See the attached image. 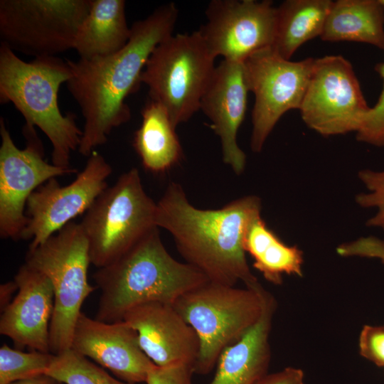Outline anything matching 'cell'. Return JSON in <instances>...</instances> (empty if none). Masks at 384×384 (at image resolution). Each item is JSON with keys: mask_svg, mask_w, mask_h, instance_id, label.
<instances>
[{"mask_svg": "<svg viewBox=\"0 0 384 384\" xmlns=\"http://www.w3.org/2000/svg\"><path fill=\"white\" fill-rule=\"evenodd\" d=\"M178 11L174 3L156 9L131 26L127 44L117 53L92 59H67L68 89L85 119L80 154L89 156L105 144L112 130L131 117L125 102L141 84V74L154 49L172 35Z\"/></svg>", "mask_w": 384, "mask_h": 384, "instance_id": "obj_1", "label": "cell"}, {"mask_svg": "<svg viewBox=\"0 0 384 384\" xmlns=\"http://www.w3.org/2000/svg\"><path fill=\"white\" fill-rule=\"evenodd\" d=\"M261 208L259 197L247 196L218 209H200L180 184L171 182L156 203L155 225L172 235L186 262L210 282L253 288L260 284L247 264L244 238Z\"/></svg>", "mask_w": 384, "mask_h": 384, "instance_id": "obj_2", "label": "cell"}, {"mask_svg": "<svg viewBox=\"0 0 384 384\" xmlns=\"http://www.w3.org/2000/svg\"><path fill=\"white\" fill-rule=\"evenodd\" d=\"M93 279L101 291L96 319L121 321L131 308L146 302L173 304L183 294L209 280L199 270L174 259L156 227Z\"/></svg>", "mask_w": 384, "mask_h": 384, "instance_id": "obj_3", "label": "cell"}, {"mask_svg": "<svg viewBox=\"0 0 384 384\" xmlns=\"http://www.w3.org/2000/svg\"><path fill=\"white\" fill-rule=\"evenodd\" d=\"M67 63L58 56L35 58L26 62L8 46H0V101L11 102L26 119L50 141L52 164L70 168L71 152L78 149L82 130L75 115H63L58 105L61 85L70 78Z\"/></svg>", "mask_w": 384, "mask_h": 384, "instance_id": "obj_4", "label": "cell"}, {"mask_svg": "<svg viewBox=\"0 0 384 384\" xmlns=\"http://www.w3.org/2000/svg\"><path fill=\"white\" fill-rule=\"evenodd\" d=\"M267 292L261 284L240 288L208 281L174 302V307L198 337L194 373H209L223 351L258 321Z\"/></svg>", "mask_w": 384, "mask_h": 384, "instance_id": "obj_5", "label": "cell"}, {"mask_svg": "<svg viewBox=\"0 0 384 384\" xmlns=\"http://www.w3.org/2000/svg\"><path fill=\"white\" fill-rule=\"evenodd\" d=\"M25 264L46 276L53 286L50 353L70 349L82 305L95 289L87 280L91 261L80 223L70 222L43 243L28 249Z\"/></svg>", "mask_w": 384, "mask_h": 384, "instance_id": "obj_6", "label": "cell"}, {"mask_svg": "<svg viewBox=\"0 0 384 384\" xmlns=\"http://www.w3.org/2000/svg\"><path fill=\"white\" fill-rule=\"evenodd\" d=\"M156 208L138 169L122 174L96 198L80 223L91 264L97 268L111 264L156 228Z\"/></svg>", "mask_w": 384, "mask_h": 384, "instance_id": "obj_7", "label": "cell"}, {"mask_svg": "<svg viewBox=\"0 0 384 384\" xmlns=\"http://www.w3.org/2000/svg\"><path fill=\"white\" fill-rule=\"evenodd\" d=\"M215 59L198 31L171 35L150 55L141 83L147 85L149 98L166 110L176 127L200 110L215 68Z\"/></svg>", "mask_w": 384, "mask_h": 384, "instance_id": "obj_8", "label": "cell"}, {"mask_svg": "<svg viewBox=\"0 0 384 384\" xmlns=\"http://www.w3.org/2000/svg\"><path fill=\"white\" fill-rule=\"evenodd\" d=\"M90 0H1L0 38L14 52L56 56L74 47Z\"/></svg>", "mask_w": 384, "mask_h": 384, "instance_id": "obj_9", "label": "cell"}, {"mask_svg": "<svg viewBox=\"0 0 384 384\" xmlns=\"http://www.w3.org/2000/svg\"><path fill=\"white\" fill-rule=\"evenodd\" d=\"M315 58L292 61L272 47L259 50L243 61L249 91L255 95L252 111L250 147L260 152L282 116L299 110L312 73Z\"/></svg>", "mask_w": 384, "mask_h": 384, "instance_id": "obj_10", "label": "cell"}, {"mask_svg": "<svg viewBox=\"0 0 384 384\" xmlns=\"http://www.w3.org/2000/svg\"><path fill=\"white\" fill-rule=\"evenodd\" d=\"M369 109L347 59L340 55L315 58L299 110L310 129L324 137L356 133Z\"/></svg>", "mask_w": 384, "mask_h": 384, "instance_id": "obj_11", "label": "cell"}, {"mask_svg": "<svg viewBox=\"0 0 384 384\" xmlns=\"http://www.w3.org/2000/svg\"><path fill=\"white\" fill-rule=\"evenodd\" d=\"M26 146L18 149L3 117L0 118V236L21 239L28 223L27 201L31 193L48 180L78 173L75 168H63L44 159L41 140L35 127H23Z\"/></svg>", "mask_w": 384, "mask_h": 384, "instance_id": "obj_12", "label": "cell"}, {"mask_svg": "<svg viewBox=\"0 0 384 384\" xmlns=\"http://www.w3.org/2000/svg\"><path fill=\"white\" fill-rule=\"evenodd\" d=\"M88 157L83 170L70 184L61 186L53 178L29 196L26 211L28 220L21 236L23 240H31L28 249L36 248L85 213L108 187L111 166L95 151Z\"/></svg>", "mask_w": 384, "mask_h": 384, "instance_id": "obj_13", "label": "cell"}, {"mask_svg": "<svg viewBox=\"0 0 384 384\" xmlns=\"http://www.w3.org/2000/svg\"><path fill=\"white\" fill-rule=\"evenodd\" d=\"M206 16L198 31L215 58L243 62L273 44L277 7L271 1L213 0Z\"/></svg>", "mask_w": 384, "mask_h": 384, "instance_id": "obj_14", "label": "cell"}, {"mask_svg": "<svg viewBox=\"0 0 384 384\" xmlns=\"http://www.w3.org/2000/svg\"><path fill=\"white\" fill-rule=\"evenodd\" d=\"M70 348L129 383H145L156 366L142 349L137 332L124 320L104 322L82 312Z\"/></svg>", "mask_w": 384, "mask_h": 384, "instance_id": "obj_15", "label": "cell"}, {"mask_svg": "<svg viewBox=\"0 0 384 384\" xmlns=\"http://www.w3.org/2000/svg\"><path fill=\"white\" fill-rule=\"evenodd\" d=\"M248 92L243 62L223 59L215 66L200 102V110L220 138L224 163L238 175L246 164V155L238 146L237 136L245 118Z\"/></svg>", "mask_w": 384, "mask_h": 384, "instance_id": "obj_16", "label": "cell"}, {"mask_svg": "<svg viewBox=\"0 0 384 384\" xmlns=\"http://www.w3.org/2000/svg\"><path fill=\"white\" fill-rule=\"evenodd\" d=\"M122 320L138 334L140 346L158 366L193 365L199 340L173 304L150 302L129 309Z\"/></svg>", "mask_w": 384, "mask_h": 384, "instance_id": "obj_17", "label": "cell"}, {"mask_svg": "<svg viewBox=\"0 0 384 384\" xmlns=\"http://www.w3.org/2000/svg\"><path fill=\"white\" fill-rule=\"evenodd\" d=\"M17 294L2 311L0 334L18 346L44 353L50 351V325L54 293L48 278L23 265L14 276Z\"/></svg>", "mask_w": 384, "mask_h": 384, "instance_id": "obj_18", "label": "cell"}, {"mask_svg": "<svg viewBox=\"0 0 384 384\" xmlns=\"http://www.w3.org/2000/svg\"><path fill=\"white\" fill-rule=\"evenodd\" d=\"M276 302L268 292L258 321L221 353L214 377L208 384H257L267 374L271 351L270 333Z\"/></svg>", "mask_w": 384, "mask_h": 384, "instance_id": "obj_19", "label": "cell"}, {"mask_svg": "<svg viewBox=\"0 0 384 384\" xmlns=\"http://www.w3.org/2000/svg\"><path fill=\"white\" fill-rule=\"evenodd\" d=\"M131 35L124 0H90L87 14L78 31L73 49L80 58L92 59L114 54Z\"/></svg>", "mask_w": 384, "mask_h": 384, "instance_id": "obj_20", "label": "cell"}, {"mask_svg": "<svg viewBox=\"0 0 384 384\" xmlns=\"http://www.w3.org/2000/svg\"><path fill=\"white\" fill-rule=\"evenodd\" d=\"M320 38L329 42L364 43L384 51L383 0L333 1Z\"/></svg>", "mask_w": 384, "mask_h": 384, "instance_id": "obj_21", "label": "cell"}, {"mask_svg": "<svg viewBox=\"0 0 384 384\" xmlns=\"http://www.w3.org/2000/svg\"><path fill=\"white\" fill-rule=\"evenodd\" d=\"M142 124L135 132L133 146L145 169L161 174L177 164L182 148L166 110L149 98L141 112Z\"/></svg>", "mask_w": 384, "mask_h": 384, "instance_id": "obj_22", "label": "cell"}, {"mask_svg": "<svg viewBox=\"0 0 384 384\" xmlns=\"http://www.w3.org/2000/svg\"><path fill=\"white\" fill-rule=\"evenodd\" d=\"M333 1L287 0L277 7L272 49L290 60L304 43L321 36Z\"/></svg>", "mask_w": 384, "mask_h": 384, "instance_id": "obj_23", "label": "cell"}, {"mask_svg": "<svg viewBox=\"0 0 384 384\" xmlns=\"http://www.w3.org/2000/svg\"><path fill=\"white\" fill-rule=\"evenodd\" d=\"M244 249L253 259V267L274 284L282 283L283 274L302 276V251L282 242L261 215L249 225L244 238Z\"/></svg>", "mask_w": 384, "mask_h": 384, "instance_id": "obj_24", "label": "cell"}, {"mask_svg": "<svg viewBox=\"0 0 384 384\" xmlns=\"http://www.w3.org/2000/svg\"><path fill=\"white\" fill-rule=\"evenodd\" d=\"M46 375L63 384H133L117 380L71 348L54 354Z\"/></svg>", "mask_w": 384, "mask_h": 384, "instance_id": "obj_25", "label": "cell"}, {"mask_svg": "<svg viewBox=\"0 0 384 384\" xmlns=\"http://www.w3.org/2000/svg\"><path fill=\"white\" fill-rule=\"evenodd\" d=\"M53 357L51 353L23 352L4 344L0 348V384L46 375Z\"/></svg>", "mask_w": 384, "mask_h": 384, "instance_id": "obj_26", "label": "cell"}, {"mask_svg": "<svg viewBox=\"0 0 384 384\" xmlns=\"http://www.w3.org/2000/svg\"><path fill=\"white\" fill-rule=\"evenodd\" d=\"M358 177L368 193L356 196V203L365 208H377V213L367 220L366 225L379 228L384 231V170L363 169L358 172Z\"/></svg>", "mask_w": 384, "mask_h": 384, "instance_id": "obj_27", "label": "cell"}, {"mask_svg": "<svg viewBox=\"0 0 384 384\" xmlns=\"http://www.w3.org/2000/svg\"><path fill=\"white\" fill-rule=\"evenodd\" d=\"M384 4V0H383ZM375 70L383 81L382 90L375 104L370 107L363 124L356 132L358 141L384 147V62L378 63Z\"/></svg>", "mask_w": 384, "mask_h": 384, "instance_id": "obj_28", "label": "cell"}, {"mask_svg": "<svg viewBox=\"0 0 384 384\" xmlns=\"http://www.w3.org/2000/svg\"><path fill=\"white\" fill-rule=\"evenodd\" d=\"M361 355L376 366L384 368V325H366L359 336Z\"/></svg>", "mask_w": 384, "mask_h": 384, "instance_id": "obj_29", "label": "cell"}, {"mask_svg": "<svg viewBox=\"0 0 384 384\" xmlns=\"http://www.w3.org/2000/svg\"><path fill=\"white\" fill-rule=\"evenodd\" d=\"M193 365L155 366L148 373L146 384H193Z\"/></svg>", "mask_w": 384, "mask_h": 384, "instance_id": "obj_30", "label": "cell"}, {"mask_svg": "<svg viewBox=\"0 0 384 384\" xmlns=\"http://www.w3.org/2000/svg\"><path fill=\"white\" fill-rule=\"evenodd\" d=\"M341 256H361L380 258L384 261V240L368 237L341 244L338 248Z\"/></svg>", "mask_w": 384, "mask_h": 384, "instance_id": "obj_31", "label": "cell"}, {"mask_svg": "<svg viewBox=\"0 0 384 384\" xmlns=\"http://www.w3.org/2000/svg\"><path fill=\"white\" fill-rule=\"evenodd\" d=\"M260 384H304V373L299 368L287 367L278 372L267 374Z\"/></svg>", "mask_w": 384, "mask_h": 384, "instance_id": "obj_32", "label": "cell"}, {"mask_svg": "<svg viewBox=\"0 0 384 384\" xmlns=\"http://www.w3.org/2000/svg\"><path fill=\"white\" fill-rule=\"evenodd\" d=\"M16 290H18V286L14 280L1 284L0 306L1 311L11 302V296Z\"/></svg>", "mask_w": 384, "mask_h": 384, "instance_id": "obj_33", "label": "cell"}, {"mask_svg": "<svg viewBox=\"0 0 384 384\" xmlns=\"http://www.w3.org/2000/svg\"><path fill=\"white\" fill-rule=\"evenodd\" d=\"M60 383L52 378L43 375L33 378L25 379L10 384H58Z\"/></svg>", "mask_w": 384, "mask_h": 384, "instance_id": "obj_34", "label": "cell"}, {"mask_svg": "<svg viewBox=\"0 0 384 384\" xmlns=\"http://www.w3.org/2000/svg\"><path fill=\"white\" fill-rule=\"evenodd\" d=\"M260 381H261V380H260ZM260 382H259L258 383H257V384H260Z\"/></svg>", "mask_w": 384, "mask_h": 384, "instance_id": "obj_35", "label": "cell"}]
</instances>
